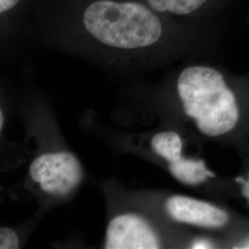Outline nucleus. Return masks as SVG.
<instances>
[{"mask_svg": "<svg viewBox=\"0 0 249 249\" xmlns=\"http://www.w3.org/2000/svg\"><path fill=\"white\" fill-rule=\"evenodd\" d=\"M29 174L44 192L56 196L71 193L84 176L80 160L69 151L41 154L32 162Z\"/></svg>", "mask_w": 249, "mask_h": 249, "instance_id": "3", "label": "nucleus"}, {"mask_svg": "<svg viewBox=\"0 0 249 249\" xmlns=\"http://www.w3.org/2000/svg\"><path fill=\"white\" fill-rule=\"evenodd\" d=\"M105 248L107 249H157L160 238L149 222L138 214L114 217L107 225Z\"/></svg>", "mask_w": 249, "mask_h": 249, "instance_id": "4", "label": "nucleus"}, {"mask_svg": "<svg viewBox=\"0 0 249 249\" xmlns=\"http://www.w3.org/2000/svg\"><path fill=\"white\" fill-rule=\"evenodd\" d=\"M36 23L55 45L111 64H142L168 41L170 17L139 0H35Z\"/></svg>", "mask_w": 249, "mask_h": 249, "instance_id": "1", "label": "nucleus"}, {"mask_svg": "<svg viewBox=\"0 0 249 249\" xmlns=\"http://www.w3.org/2000/svg\"><path fill=\"white\" fill-rule=\"evenodd\" d=\"M3 123H4V117H3V111L0 112V129L3 128Z\"/></svg>", "mask_w": 249, "mask_h": 249, "instance_id": "13", "label": "nucleus"}, {"mask_svg": "<svg viewBox=\"0 0 249 249\" xmlns=\"http://www.w3.org/2000/svg\"><path fill=\"white\" fill-rule=\"evenodd\" d=\"M19 248L18 235L15 231L8 227L0 229V249H17Z\"/></svg>", "mask_w": 249, "mask_h": 249, "instance_id": "10", "label": "nucleus"}, {"mask_svg": "<svg viewBox=\"0 0 249 249\" xmlns=\"http://www.w3.org/2000/svg\"><path fill=\"white\" fill-rule=\"evenodd\" d=\"M168 169L173 178L187 186H197L215 177L213 173L208 169L204 160L196 159L182 157L177 161L168 163Z\"/></svg>", "mask_w": 249, "mask_h": 249, "instance_id": "7", "label": "nucleus"}, {"mask_svg": "<svg viewBox=\"0 0 249 249\" xmlns=\"http://www.w3.org/2000/svg\"><path fill=\"white\" fill-rule=\"evenodd\" d=\"M151 145L152 151L168 163L183 157V141L177 132L162 131L156 134L151 139Z\"/></svg>", "mask_w": 249, "mask_h": 249, "instance_id": "9", "label": "nucleus"}, {"mask_svg": "<svg viewBox=\"0 0 249 249\" xmlns=\"http://www.w3.org/2000/svg\"><path fill=\"white\" fill-rule=\"evenodd\" d=\"M236 182L240 183L241 187H242V194L244 196L249 200V178L248 179H244V178H237Z\"/></svg>", "mask_w": 249, "mask_h": 249, "instance_id": "12", "label": "nucleus"}, {"mask_svg": "<svg viewBox=\"0 0 249 249\" xmlns=\"http://www.w3.org/2000/svg\"><path fill=\"white\" fill-rule=\"evenodd\" d=\"M176 87L185 114L205 136L230 133L238 124L240 111L235 94L216 69L187 67L179 73Z\"/></svg>", "mask_w": 249, "mask_h": 249, "instance_id": "2", "label": "nucleus"}, {"mask_svg": "<svg viewBox=\"0 0 249 249\" xmlns=\"http://www.w3.org/2000/svg\"><path fill=\"white\" fill-rule=\"evenodd\" d=\"M165 210L178 223L205 228H221L229 221L228 213L221 208L190 196H170L165 202Z\"/></svg>", "mask_w": 249, "mask_h": 249, "instance_id": "5", "label": "nucleus"}, {"mask_svg": "<svg viewBox=\"0 0 249 249\" xmlns=\"http://www.w3.org/2000/svg\"><path fill=\"white\" fill-rule=\"evenodd\" d=\"M167 17H190L198 14L211 0H139Z\"/></svg>", "mask_w": 249, "mask_h": 249, "instance_id": "8", "label": "nucleus"}, {"mask_svg": "<svg viewBox=\"0 0 249 249\" xmlns=\"http://www.w3.org/2000/svg\"><path fill=\"white\" fill-rule=\"evenodd\" d=\"M35 0H0V29L2 38L19 33L28 22Z\"/></svg>", "mask_w": 249, "mask_h": 249, "instance_id": "6", "label": "nucleus"}, {"mask_svg": "<svg viewBox=\"0 0 249 249\" xmlns=\"http://www.w3.org/2000/svg\"><path fill=\"white\" fill-rule=\"evenodd\" d=\"M213 243L206 238L196 239L191 245V249H213Z\"/></svg>", "mask_w": 249, "mask_h": 249, "instance_id": "11", "label": "nucleus"}, {"mask_svg": "<svg viewBox=\"0 0 249 249\" xmlns=\"http://www.w3.org/2000/svg\"><path fill=\"white\" fill-rule=\"evenodd\" d=\"M247 247H246V249H249V241L247 243V245H246Z\"/></svg>", "mask_w": 249, "mask_h": 249, "instance_id": "14", "label": "nucleus"}]
</instances>
